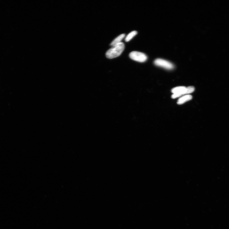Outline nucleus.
I'll return each mask as SVG.
<instances>
[{"label": "nucleus", "mask_w": 229, "mask_h": 229, "mask_svg": "<svg viewBox=\"0 0 229 229\" xmlns=\"http://www.w3.org/2000/svg\"><path fill=\"white\" fill-rule=\"evenodd\" d=\"M154 64L159 67L164 68L167 70H172L175 66L172 63L168 61L161 59H157L154 62Z\"/></svg>", "instance_id": "obj_4"}, {"label": "nucleus", "mask_w": 229, "mask_h": 229, "mask_svg": "<svg viewBox=\"0 0 229 229\" xmlns=\"http://www.w3.org/2000/svg\"><path fill=\"white\" fill-rule=\"evenodd\" d=\"M171 92L173 93L171 96L173 99L181 97L182 95H188L187 87L185 86L176 87L172 89Z\"/></svg>", "instance_id": "obj_3"}, {"label": "nucleus", "mask_w": 229, "mask_h": 229, "mask_svg": "<svg viewBox=\"0 0 229 229\" xmlns=\"http://www.w3.org/2000/svg\"><path fill=\"white\" fill-rule=\"evenodd\" d=\"M138 34L137 32L136 31H133L130 33L126 36L125 38V41L126 42H128L132 40L133 37L136 35Z\"/></svg>", "instance_id": "obj_7"}, {"label": "nucleus", "mask_w": 229, "mask_h": 229, "mask_svg": "<svg viewBox=\"0 0 229 229\" xmlns=\"http://www.w3.org/2000/svg\"><path fill=\"white\" fill-rule=\"evenodd\" d=\"M124 48L125 45L122 42L112 46V48L107 51L106 54V56L109 59H113L116 58L120 56L122 53Z\"/></svg>", "instance_id": "obj_1"}, {"label": "nucleus", "mask_w": 229, "mask_h": 229, "mask_svg": "<svg viewBox=\"0 0 229 229\" xmlns=\"http://www.w3.org/2000/svg\"><path fill=\"white\" fill-rule=\"evenodd\" d=\"M129 57L132 60L140 62H145L147 59L146 54L137 51L131 52L129 54Z\"/></svg>", "instance_id": "obj_2"}, {"label": "nucleus", "mask_w": 229, "mask_h": 229, "mask_svg": "<svg viewBox=\"0 0 229 229\" xmlns=\"http://www.w3.org/2000/svg\"><path fill=\"white\" fill-rule=\"evenodd\" d=\"M125 36V34H122L120 35L113 40L111 43L110 45L112 46H113L115 45H116L121 42L122 40L124 38Z\"/></svg>", "instance_id": "obj_6"}, {"label": "nucleus", "mask_w": 229, "mask_h": 229, "mask_svg": "<svg viewBox=\"0 0 229 229\" xmlns=\"http://www.w3.org/2000/svg\"><path fill=\"white\" fill-rule=\"evenodd\" d=\"M192 95H186L180 98L177 101V103L179 105H181L192 100Z\"/></svg>", "instance_id": "obj_5"}]
</instances>
